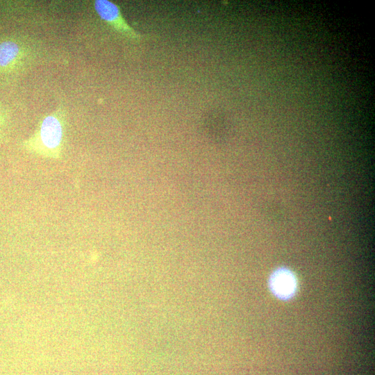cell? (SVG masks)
Instances as JSON below:
<instances>
[{"label":"cell","mask_w":375,"mask_h":375,"mask_svg":"<svg viewBox=\"0 0 375 375\" xmlns=\"http://www.w3.org/2000/svg\"><path fill=\"white\" fill-rule=\"evenodd\" d=\"M67 128V111L63 104H59L40 119L33 134L21 142V147L44 158L61 159L66 145Z\"/></svg>","instance_id":"6da1fadb"},{"label":"cell","mask_w":375,"mask_h":375,"mask_svg":"<svg viewBox=\"0 0 375 375\" xmlns=\"http://www.w3.org/2000/svg\"><path fill=\"white\" fill-rule=\"evenodd\" d=\"M33 49L30 44L18 36L0 40V76L19 73L31 61Z\"/></svg>","instance_id":"7a4b0ae2"},{"label":"cell","mask_w":375,"mask_h":375,"mask_svg":"<svg viewBox=\"0 0 375 375\" xmlns=\"http://www.w3.org/2000/svg\"><path fill=\"white\" fill-rule=\"evenodd\" d=\"M94 8L99 17L113 30L132 40H139L140 35L122 16L119 7L108 0H95Z\"/></svg>","instance_id":"3957f363"},{"label":"cell","mask_w":375,"mask_h":375,"mask_svg":"<svg viewBox=\"0 0 375 375\" xmlns=\"http://www.w3.org/2000/svg\"><path fill=\"white\" fill-rule=\"evenodd\" d=\"M269 285L272 293L281 299L292 298L297 290V280L294 274L286 268H279L271 275Z\"/></svg>","instance_id":"277c9868"},{"label":"cell","mask_w":375,"mask_h":375,"mask_svg":"<svg viewBox=\"0 0 375 375\" xmlns=\"http://www.w3.org/2000/svg\"><path fill=\"white\" fill-rule=\"evenodd\" d=\"M10 115L8 110L0 103V140L6 137L5 130L8 125Z\"/></svg>","instance_id":"5b68a950"}]
</instances>
